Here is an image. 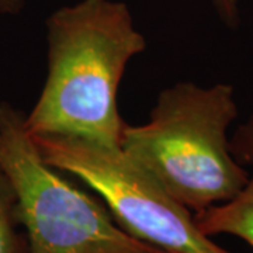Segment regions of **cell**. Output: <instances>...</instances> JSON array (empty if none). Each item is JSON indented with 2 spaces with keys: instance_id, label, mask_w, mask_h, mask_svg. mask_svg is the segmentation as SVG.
Masks as SVG:
<instances>
[{
  "instance_id": "1",
  "label": "cell",
  "mask_w": 253,
  "mask_h": 253,
  "mask_svg": "<svg viewBox=\"0 0 253 253\" xmlns=\"http://www.w3.org/2000/svg\"><path fill=\"white\" fill-rule=\"evenodd\" d=\"M46 78L26 114L30 135H65L121 146L126 123L118 89L129 61L144 52L126 3L81 0L46 18Z\"/></svg>"
},
{
  "instance_id": "2",
  "label": "cell",
  "mask_w": 253,
  "mask_h": 253,
  "mask_svg": "<svg viewBox=\"0 0 253 253\" xmlns=\"http://www.w3.org/2000/svg\"><path fill=\"white\" fill-rule=\"evenodd\" d=\"M235 89L179 82L161 91L149 120L123 131L121 148L191 212L234 199L249 172L231 151Z\"/></svg>"
},
{
  "instance_id": "3",
  "label": "cell",
  "mask_w": 253,
  "mask_h": 253,
  "mask_svg": "<svg viewBox=\"0 0 253 253\" xmlns=\"http://www.w3.org/2000/svg\"><path fill=\"white\" fill-rule=\"evenodd\" d=\"M0 169L16 197L28 253H161L118 225L100 199L78 189L42 159L26 114L0 100Z\"/></svg>"
},
{
  "instance_id": "4",
  "label": "cell",
  "mask_w": 253,
  "mask_h": 253,
  "mask_svg": "<svg viewBox=\"0 0 253 253\" xmlns=\"http://www.w3.org/2000/svg\"><path fill=\"white\" fill-rule=\"evenodd\" d=\"M33 139L48 165L75 176L99 196L126 234L166 252L231 253L203 234L194 212L121 146L78 136Z\"/></svg>"
},
{
  "instance_id": "5",
  "label": "cell",
  "mask_w": 253,
  "mask_h": 253,
  "mask_svg": "<svg viewBox=\"0 0 253 253\" xmlns=\"http://www.w3.org/2000/svg\"><path fill=\"white\" fill-rule=\"evenodd\" d=\"M231 151L244 166H251L249 180L234 199L194 214L200 231L210 238L232 235L253 248V114L235 131Z\"/></svg>"
},
{
  "instance_id": "6",
  "label": "cell",
  "mask_w": 253,
  "mask_h": 253,
  "mask_svg": "<svg viewBox=\"0 0 253 253\" xmlns=\"http://www.w3.org/2000/svg\"><path fill=\"white\" fill-rule=\"evenodd\" d=\"M0 253H28L27 236L16 217V197L0 169Z\"/></svg>"
},
{
  "instance_id": "7",
  "label": "cell",
  "mask_w": 253,
  "mask_h": 253,
  "mask_svg": "<svg viewBox=\"0 0 253 253\" xmlns=\"http://www.w3.org/2000/svg\"><path fill=\"white\" fill-rule=\"evenodd\" d=\"M218 14L225 21L226 26L235 27L239 21L238 0H214Z\"/></svg>"
},
{
  "instance_id": "8",
  "label": "cell",
  "mask_w": 253,
  "mask_h": 253,
  "mask_svg": "<svg viewBox=\"0 0 253 253\" xmlns=\"http://www.w3.org/2000/svg\"><path fill=\"white\" fill-rule=\"evenodd\" d=\"M24 6V0H0V13L17 14Z\"/></svg>"
},
{
  "instance_id": "9",
  "label": "cell",
  "mask_w": 253,
  "mask_h": 253,
  "mask_svg": "<svg viewBox=\"0 0 253 253\" xmlns=\"http://www.w3.org/2000/svg\"><path fill=\"white\" fill-rule=\"evenodd\" d=\"M161 253H173V252H166V251H162V252Z\"/></svg>"
}]
</instances>
